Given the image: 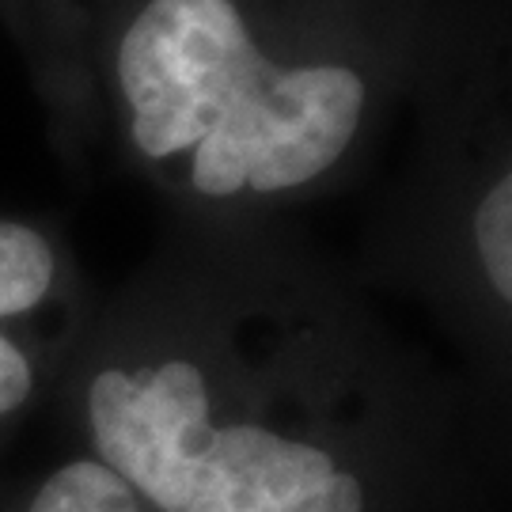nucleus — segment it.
<instances>
[{"mask_svg": "<svg viewBox=\"0 0 512 512\" xmlns=\"http://www.w3.org/2000/svg\"><path fill=\"white\" fill-rule=\"evenodd\" d=\"M133 152L190 198H289L327 179L368 114L361 69L281 46L243 0H145L114 46Z\"/></svg>", "mask_w": 512, "mask_h": 512, "instance_id": "1", "label": "nucleus"}, {"mask_svg": "<svg viewBox=\"0 0 512 512\" xmlns=\"http://www.w3.org/2000/svg\"><path fill=\"white\" fill-rule=\"evenodd\" d=\"M88 437L107 471L156 512H365V482L308 437L220 414L194 357L99 368Z\"/></svg>", "mask_w": 512, "mask_h": 512, "instance_id": "2", "label": "nucleus"}, {"mask_svg": "<svg viewBox=\"0 0 512 512\" xmlns=\"http://www.w3.org/2000/svg\"><path fill=\"white\" fill-rule=\"evenodd\" d=\"M54 285V243L31 224L0 220V418L27 406L38 384L35 357L12 334V323L42 311Z\"/></svg>", "mask_w": 512, "mask_h": 512, "instance_id": "3", "label": "nucleus"}, {"mask_svg": "<svg viewBox=\"0 0 512 512\" xmlns=\"http://www.w3.org/2000/svg\"><path fill=\"white\" fill-rule=\"evenodd\" d=\"M27 512H145L122 478L99 459H73L35 490Z\"/></svg>", "mask_w": 512, "mask_h": 512, "instance_id": "4", "label": "nucleus"}, {"mask_svg": "<svg viewBox=\"0 0 512 512\" xmlns=\"http://www.w3.org/2000/svg\"><path fill=\"white\" fill-rule=\"evenodd\" d=\"M478 262L486 270V281L501 300L512 296V179L509 171L497 175L471 220Z\"/></svg>", "mask_w": 512, "mask_h": 512, "instance_id": "5", "label": "nucleus"}]
</instances>
